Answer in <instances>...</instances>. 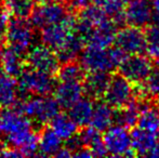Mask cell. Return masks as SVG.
I'll return each instance as SVG.
<instances>
[{
  "label": "cell",
  "mask_w": 159,
  "mask_h": 158,
  "mask_svg": "<svg viewBox=\"0 0 159 158\" xmlns=\"http://www.w3.org/2000/svg\"><path fill=\"white\" fill-rule=\"evenodd\" d=\"M3 43H2V40L0 39V66H1V61H2V54H3Z\"/></svg>",
  "instance_id": "ab89813d"
},
{
  "label": "cell",
  "mask_w": 159,
  "mask_h": 158,
  "mask_svg": "<svg viewBox=\"0 0 159 158\" xmlns=\"http://www.w3.org/2000/svg\"><path fill=\"white\" fill-rule=\"evenodd\" d=\"M113 110L114 108L106 102H98L94 104L90 124L100 132L106 131L115 121V113Z\"/></svg>",
  "instance_id": "7402d4cb"
},
{
  "label": "cell",
  "mask_w": 159,
  "mask_h": 158,
  "mask_svg": "<svg viewBox=\"0 0 159 158\" xmlns=\"http://www.w3.org/2000/svg\"><path fill=\"white\" fill-rule=\"evenodd\" d=\"M157 66H158V70H159V61H158V64H157Z\"/></svg>",
  "instance_id": "ee69618b"
},
{
  "label": "cell",
  "mask_w": 159,
  "mask_h": 158,
  "mask_svg": "<svg viewBox=\"0 0 159 158\" xmlns=\"http://www.w3.org/2000/svg\"><path fill=\"white\" fill-rule=\"evenodd\" d=\"M49 124L50 128L64 141L77 134L78 126L68 114L59 113Z\"/></svg>",
  "instance_id": "83f0119b"
},
{
  "label": "cell",
  "mask_w": 159,
  "mask_h": 158,
  "mask_svg": "<svg viewBox=\"0 0 159 158\" xmlns=\"http://www.w3.org/2000/svg\"><path fill=\"white\" fill-rule=\"evenodd\" d=\"M69 10L80 12L90 4L91 0H65Z\"/></svg>",
  "instance_id": "e575fe53"
},
{
  "label": "cell",
  "mask_w": 159,
  "mask_h": 158,
  "mask_svg": "<svg viewBox=\"0 0 159 158\" xmlns=\"http://www.w3.org/2000/svg\"><path fill=\"white\" fill-rule=\"evenodd\" d=\"M0 114H1V105H0Z\"/></svg>",
  "instance_id": "7bdbcfd3"
},
{
  "label": "cell",
  "mask_w": 159,
  "mask_h": 158,
  "mask_svg": "<svg viewBox=\"0 0 159 158\" xmlns=\"http://www.w3.org/2000/svg\"><path fill=\"white\" fill-rule=\"evenodd\" d=\"M132 147L139 156H147L149 151L159 142V132H149L138 127L130 132Z\"/></svg>",
  "instance_id": "e0dca14e"
},
{
  "label": "cell",
  "mask_w": 159,
  "mask_h": 158,
  "mask_svg": "<svg viewBox=\"0 0 159 158\" xmlns=\"http://www.w3.org/2000/svg\"><path fill=\"white\" fill-rule=\"evenodd\" d=\"M94 104L91 97H81L68 108V115L78 127H84L90 124Z\"/></svg>",
  "instance_id": "603a6c76"
},
{
  "label": "cell",
  "mask_w": 159,
  "mask_h": 158,
  "mask_svg": "<svg viewBox=\"0 0 159 158\" xmlns=\"http://www.w3.org/2000/svg\"><path fill=\"white\" fill-rule=\"evenodd\" d=\"M84 94V86L79 81H60L54 89L55 100L61 107L67 110L81 99Z\"/></svg>",
  "instance_id": "9a60e30c"
},
{
  "label": "cell",
  "mask_w": 159,
  "mask_h": 158,
  "mask_svg": "<svg viewBox=\"0 0 159 158\" xmlns=\"http://www.w3.org/2000/svg\"><path fill=\"white\" fill-rule=\"evenodd\" d=\"M135 91L143 99L159 102V70H152L141 84H138V89Z\"/></svg>",
  "instance_id": "f1b7e54d"
},
{
  "label": "cell",
  "mask_w": 159,
  "mask_h": 158,
  "mask_svg": "<svg viewBox=\"0 0 159 158\" xmlns=\"http://www.w3.org/2000/svg\"><path fill=\"white\" fill-rule=\"evenodd\" d=\"M127 55L117 46L114 48L87 46L79 55L80 65L87 72L111 73L118 68Z\"/></svg>",
  "instance_id": "6da1fadb"
},
{
  "label": "cell",
  "mask_w": 159,
  "mask_h": 158,
  "mask_svg": "<svg viewBox=\"0 0 159 158\" xmlns=\"http://www.w3.org/2000/svg\"><path fill=\"white\" fill-rule=\"evenodd\" d=\"M127 1H129V0H127Z\"/></svg>",
  "instance_id": "f6af8a7d"
},
{
  "label": "cell",
  "mask_w": 159,
  "mask_h": 158,
  "mask_svg": "<svg viewBox=\"0 0 159 158\" xmlns=\"http://www.w3.org/2000/svg\"><path fill=\"white\" fill-rule=\"evenodd\" d=\"M1 131H0V145H1Z\"/></svg>",
  "instance_id": "60d3db41"
},
{
  "label": "cell",
  "mask_w": 159,
  "mask_h": 158,
  "mask_svg": "<svg viewBox=\"0 0 159 158\" xmlns=\"http://www.w3.org/2000/svg\"><path fill=\"white\" fill-rule=\"evenodd\" d=\"M78 137L81 141L82 146L89 148L93 157H104L107 155V151L101 132L92 126L82 127V130L79 132Z\"/></svg>",
  "instance_id": "ac0fdd59"
},
{
  "label": "cell",
  "mask_w": 159,
  "mask_h": 158,
  "mask_svg": "<svg viewBox=\"0 0 159 158\" xmlns=\"http://www.w3.org/2000/svg\"><path fill=\"white\" fill-rule=\"evenodd\" d=\"M104 132L103 141L107 154L114 157L135 156L132 147L131 134L126 127L120 124H116L114 127L111 126Z\"/></svg>",
  "instance_id": "277c9868"
},
{
  "label": "cell",
  "mask_w": 159,
  "mask_h": 158,
  "mask_svg": "<svg viewBox=\"0 0 159 158\" xmlns=\"http://www.w3.org/2000/svg\"><path fill=\"white\" fill-rule=\"evenodd\" d=\"M19 86L16 78L0 70V105L4 108H12L17 102Z\"/></svg>",
  "instance_id": "d6986e66"
},
{
  "label": "cell",
  "mask_w": 159,
  "mask_h": 158,
  "mask_svg": "<svg viewBox=\"0 0 159 158\" xmlns=\"http://www.w3.org/2000/svg\"><path fill=\"white\" fill-rule=\"evenodd\" d=\"M11 21V14L3 3H0V39H4Z\"/></svg>",
  "instance_id": "836d02e7"
},
{
  "label": "cell",
  "mask_w": 159,
  "mask_h": 158,
  "mask_svg": "<svg viewBox=\"0 0 159 158\" xmlns=\"http://www.w3.org/2000/svg\"><path fill=\"white\" fill-rule=\"evenodd\" d=\"M77 20L71 14L67 13L61 22L43 26L41 28V41L52 50L57 51L66 41L71 33L75 32Z\"/></svg>",
  "instance_id": "8992f818"
},
{
  "label": "cell",
  "mask_w": 159,
  "mask_h": 158,
  "mask_svg": "<svg viewBox=\"0 0 159 158\" xmlns=\"http://www.w3.org/2000/svg\"><path fill=\"white\" fill-rule=\"evenodd\" d=\"M115 42L126 54H140L146 50V34L141 27L130 25L118 30Z\"/></svg>",
  "instance_id": "9c48e42d"
},
{
  "label": "cell",
  "mask_w": 159,
  "mask_h": 158,
  "mask_svg": "<svg viewBox=\"0 0 159 158\" xmlns=\"http://www.w3.org/2000/svg\"><path fill=\"white\" fill-rule=\"evenodd\" d=\"M74 157H79V158H90V157H93L92 153H91V151L89 150V148L84 147V146H82V147H80L79 150H77L75 153L73 154Z\"/></svg>",
  "instance_id": "d590c367"
},
{
  "label": "cell",
  "mask_w": 159,
  "mask_h": 158,
  "mask_svg": "<svg viewBox=\"0 0 159 158\" xmlns=\"http://www.w3.org/2000/svg\"><path fill=\"white\" fill-rule=\"evenodd\" d=\"M119 74L132 84H141L153 70L152 61L147 56L140 54H128L118 66Z\"/></svg>",
  "instance_id": "ba28073f"
},
{
  "label": "cell",
  "mask_w": 159,
  "mask_h": 158,
  "mask_svg": "<svg viewBox=\"0 0 159 158\" xmlns=\"http://www.w3.org/2000/svg\"><path fill=\"white\" fill-rule=\"evenodd\" d=\"M36 3L38 4H43V3H49V2H54V1H59V0H35Z\"/></svg>",
  "instance_id": "f35d334b"
},
{
  "label": "cell",
  "mask_w": 159,
  "mask_h": 158,
  "mask_svg": "<svg viewBox=\"0 0 159 158\" xmlns=\"http://www.w3.org/2000/svg\"><path fill=\"white\" fill-rule=\"evenodd\" d=\"M19 92L23 95H49L55 89L54 75L26 66L19 77Z\"/></svg>",
  "instance_id": "7a4b0ae2"
},
{
  "label": "cell",
  "mask_w": 159,
  "mask_h": 158,
  "mask_svg": "<svg viewBox=\"0 0 159 158\" xmlns=\"http://www.w3.org/2000/svg\"><path fill=\"white\" fill-rule=\"evenodd\" d=\"M117 24L111 19L105 20L98 26L91 28L84 38V43L98 48H109L115 42Z\"/></svg>",
  "instance_id": "4fadbf2b"
},
{
  "label": "cell",
  "mask_w": 159,
  "mask_h": 158,
  "mask_svg": "<svg viewBox=\"0 0 159 158\" xmlns=\"http://www.w3.org/2000/svg\"><path fill=\"white\" fill-rule=\"evenodd\" d=\"M35 0H4L3 4L11 16L28 19L32 14L34 8L36 7Z\"/></svg>",
  "instance_id": "1f68e13d"
},
{
  "label": "cell",
  "mask_w": 159,
  "mask_h": 158,
  "mask_svg": "<svg viewBox=\"0 0 159 158\" xmlns=\"http://www.w3.org/2000/svg\"><path fill=\"white\" fill-rule=\"evenodd\" d=\"M107 20V16L96 4H89L87 8L80 11L77 20V24L87 28H93Z\"/></svg>",
  "instance_id": "f546056e"
},
{
  "label": "cell",
  "mask_w": 159,
  "mask_h": 158,
  "mask_svg": "<svg viewBox=\"0 0 159 158\" xmlns=\"http://www.w3.org/2000/svg\"><path fill=\"white\" fill-rule=\"evenodd\" d=\"M57 79L60 81H79L82 82L84 78V70L80 63L75 61L66 62L63 65H60L57 72Z\"/></svg>",
  "instance_id": "4dcf8cb0"
},
{
  "label": "cell",
  "mask_w": 159,
  "mask_h": 158,
  "mask_svg": "<svg viewBox=\"0 0 159 158\" xmlns=\"http://www.w3.org/2000/svg\"><path fill=\"white\" fill-rule=\"evenodd\" d=\"M136 124L145 131L159 132V108L149 103L142 102V108Z\"/></svg>",
  "instance_id": "4316f807"
},
{
  "label": "cell",
  "mask_w": 159,
  "mask_h": 158,
  "mask_svg": "<svg viewBox=\"0 0 159 158\" xmlns=\"http://www.w3.org/2000/svg\"><path fill=\"white\" fill-rule=\"evenodd\" d=\"M146 34V52L152 59L159 61V17H153Z\"/></svg>",
  "instance_id": "d6a6232c"
},
{
  "label": "cell",
  "mask_w": 159,
  "mask_h": 158,
  "mask_svg": "<svg viewBox=\"0 0 159 158\" xmlns=\"http://www.w3.org/2000/svg\"><path fill=\"white\" fill-rule=\"evenodd\" d=\"M4 39L8 47L25 55L35 39L34 25L27 19L13 17L10 21Z\"/></svg>",
  "instance_id": "3957f363"
},
{
  "label": "cell",
  "mask_w": 159,
  "mask_h": 158,
  "mask_svg": "<svg viewBox=\"0 0 159 158\" xmlns=\"http://www.w3.org/2000/svg\"><path fill=\"white\" fill-rule=\"evenodd\" d=\"M66 14V8L59 1L49 2L35 7L30 16V21L34 27L42 28L43 26L61 22Z\"/></svg>",
  "instance_id": "30bf717a"
},
{
  "label": "cell",
  "mask_w": 159,
  "mask_h": 158,
  "mask_svg": "<svg viewBox=\"0 0 159 158\" xmlns=\"http://www.w3.org/2000/svg\"><path fill=\"white\" fill-rule=\"evenodd\" d=\"M84 41L76 32L71 33L66 41L55 51L60 63L75 61L84 50Z\"/></svg>",
  "instance_id": "ffe728a7"
},
{
  "label": "cell",
  "mask_w": 159,
  "mask_h": 158,
  "mask_svg": "<svg viewBox=\"0 0 159 158\" xmlns=\"http://www.w3.org/2000/svg\"><path fill=\"white\" fill-rule=\"evenodd\" d=\"M94 4L100 7L107 17L113 20L117 25L126 23V9L127 0H94Z\"/></svg>",
  "instance_id": "484cf974"
},
{
  "label": "cell",
  "mask_w": 159,
  "mask_h": 158,
  "mask_svg": "<svg viewBox=\"0 0 159 158\" xmlns=\"http://www.w3.org/2000/svg\"><path fill=\"white\" fill-rule=\"evenodd\" d=\"M62 147V139L48 127L39 130V152L38 156H54Z\"/></svg>",
  "instance_id": "cb8c5ba5"
},
{
  "label": "cell",
  "mask_w": 159,
  "mask_h": 158,
  "mask_svg": "<svg viewBox=\"0 0 159 158\" xmlns=\"http://www.w3.org/2000/svg\"><path fill=\"white\" fill-rule=\"evenodd\" d=\"M141 108H142V101H139L134 97L126 106L117 110V113H115V121L117 122V124L124 126L126 128H132L138 124Z\"/></svg>",
  "instance_id": "d4e9b609"
},
{
  "label": "cell",
  "mask_w": 159,
  "mask_h": 158,
  "mask_svg": "<svg viewBox=\"0 0 159 158\" xmlns=\"http://www.w3.org/2000/svg\"><path fill=\"white\" fill-rule=\"evenodd\" d=\"M109 80H111L109 73L90 72V74L84 76L82 81L84 93L91 99L103 97L109 84Z\"/></svg>",
  "instance_id": "2e32d148"
},
{
  "label": "cell",
  "mask_w": 159,
  "mask_h": 158,
  "mask_svg": "<svg viewBox=\"0 0 159 158\" xmlns=\"http://www.w3.org/2000/svg\"><path fill=\"white\" fill-rule=\"evenodd\" d=\"M8 143L23 154V156H38L39 152V131L34 128L24 129L8 134Z\"/></svg>",
  "instance_id": "8fae6325"
},
{
  "label": "cell",
  "mask_w": 159,
  "mask_h": 158,
  "mask_svg": "<svg viewBox=\"0 0 159 158\" xmlns=\"http://www.w3.org/2000/svg\"><path fill=\"white\" fill-rule=\"evenodd\" d=\"M152 8H153V17H159V0H151Z\"/></svg>",
  "instance_id": "74e56055"
},
{
  "label": "cell",
  "mask_w": 159,
  "mask_h": 158,
  "mask_svg": "<svg viewBox=\"0 0 159 158\" xmlns=\"http://www.w3.org/2000/svg\"><path fill=\"white\" fill-rule=\"evenodd\" d=\"M25 67V55L16 52L10 47L4 49L1 61V70L4 73L14 77V78H17Z\"/></svg>",
  "instance_id": "44dd1931"
},
{
  "label": "cell",
  "mask_w": 159,
  "mask_h": 158,
  "mask_svg": "<svg viewBox=\"0 0 159 158\" xmlns=\"http://www.w3.org/2000/svg\"><path fill=\"white\" fill-rule=\"evenodd\" d=\"M134 92L135 89L133 84L122 75L117 74L111 76V80L103 97L114 110H119L134 99Z\"/></svg>",
  "instance_id": "5b68a950"
},
{
  "label": "cell",
  "mask_w": 159,
  "mask_h": 158,
  "mask_svg": "<svg viewBox=\"0 0 159 158\" xmlns=\"http://www.w3.org/2000/svg\"><path fill=\"white\" fill-rule=\"evenodd\" d=\"M30 128H34V124L30 118L15 108H7L0 114V131L4 134L8 135Z\"/></svg>",
  "instance_id": "5bb4252c"
},
{
  "label": "cell",
  "mask_w": 159,
  "mask_h": 158,
  "mask_svg": "<svg viewBox=\"0 0 159 158\" xmlns=\"http://www.w3.org/2000/svg\"><path fill=\"white\" fill-rule=\"evenodd\" d=\"M26 66L55 75L60 67V61L54 50L46 44L30 47L25 54Z\"/></svg>",
  "instance_id": "52a82bcc"
},
{
  "label": "cell",
  "mask_w": 159,
  "mask_h": 158,
  "mask_svg": "<svg viewBox=\"0 0 159 158\" xmlns=\"http://www.w3.org/2000/svg\"><path fill=\"white\" fill-rule=\"evenodd\" d=\"M126 23L136 27H146L153 21V8L151 0H129L127 1Z\"/></svg>",
  "instance_id": "7c38bea8"
},
{
  "label": "cell",
  "mask_w": 159,
  "mask_h": 158,
  "mask_svg": "<svg viewBox=\"0 0 159 158\" xmlns=\"http://www.w3.org/2000/svg\"><path fill=\"white\" fill-rule=\"evenodd\" d=\"M3 1L4 0H0V3H3Z\"/></svg>",
  "instance_id": "b9f144b4"
},
{
  "label": "cell",
  "mask_w": 159,
  "mask_h": 158,
  "mask_svg": "<svg viewBox=\"0 0 159 158\" xmlns=\"http://www.w3.org/2000/svg\"><path fill=\"white\" fill-rule=\"evenodd\" d=\"M55 157H59V158H67V157H71L73 156V153L68 150V148L65 146V147H61L54 155Z\"/></svg>",
  "instance_id": "8d00e7d4"
}]
</instances>
